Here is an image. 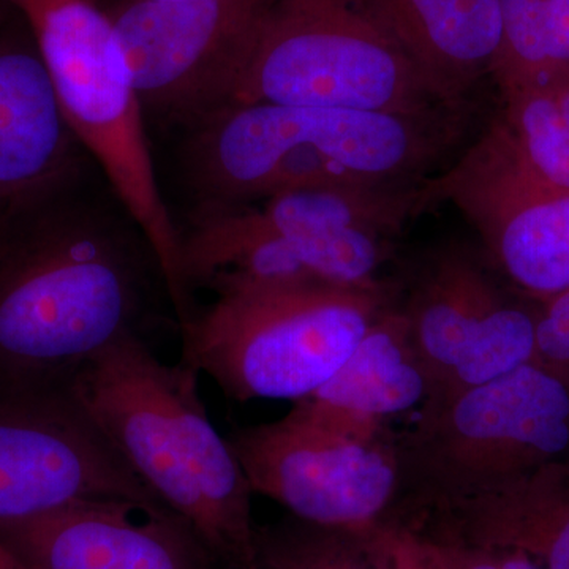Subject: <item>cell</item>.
Here are the masks:
<instances>
[{"instance_id": "obj_3", "label": "cell", "mask_w": 569, "mask_h": 569, "mask_svg": "<svg viewBox=\"0 0 569 569\" xmlns=\"http://www.w3.org/2000/svg\"><path fill=\"white\" fill-rule=\"evenodd\" d=\"M193 211L317 186H402L436 153L425 116L230 103L183 130Z\"/></svg>"}, {"instance_id": "obj_24", "label": "cell", "mask_w": 569, "mask_h": 569, "mask_svg": "<svg viewBox=\"0 0 569 569\" xmlns=\"http://www.w3.org/2000/svg\"><path fill=\"white\" fill-rule=\"evenodd\" d=\"M545 302L537 317L533 361L569 385V288Z\"/></svg>"}, {"instance_id": "obj_15", "label": "cell", "mask_w": 569, "mask_h": 569, "mask_svg": "<svg viewBox=\"0 0 569 569\" xmlns=\"http://www.w3.org/2000/svg\"><path fill=\"white\" fill-rule=\"evenodd\" d=\"M28 21L0 24V211L88 170Z\"/></svg>"}, {"instance_id": "obj_1", "label": "cell", "mask_w": 569, "mask_h": 569, "mask_svg": "<svg viewBox=\"0 0 569 569\" xmlns=\"http://www.w3.org/2000/svg\"><path fill=\"white\" fill-rule=\"evenodd\" d=\"M88 176L0 211V383L69 381L171 302L141 228Z\"/></svg>"}, {"instance_id": "obj_6", "label": "cell", "mask_w": 569, "mask_h": 569, "mask_svg": "<svg viewBox=\"0 0 569 569\" xmlns=\"http://www.w3.org/2000/svg\"><path fill=\"white\" fill-rule=\"evenodd\" d=\"M436 100L367 0H269L233 103L425 116Z\"/></svg>"}, {"instance_id": "obj_29", "label": "cell", "mask_w": 569, "mask_h": 569, "mask_svg": "<svg viewBox=\"0 0 569 569\" xmlns=\"http://www.w3.org/2000/svg\"><path fill=\"white\" fill-rule=\"evenodd\" d=\"M14 11H17V7H14L13 0H0V24L9 20Z\"/></svg>"}, {"instance_id": "obj_28", "label": "cell", "mask_w": 569, "mask_h": 569, "mask_svg": "<svg viewBox=\"0 0 569 569\" xmlns=\"http://www.w3.org/2000/svg\"><path fill=\"white\" fill-rule=\"evenodd\" d=\"M0 569H28L2 541H0Z\"/></svg>"}, {"instance_id": "obj_9", "label": "cell", "mask_w": 569, "mask_h": 569, "mask_svg": "<svg viewBox=\"0 0 569 569\" xmlns=\"http://www.w3.org/2000/svg\"><path fill=\"white\" fill-rule=\"evenodd\" d=\"M269 0H148L103 7L146 122L187 130L233 103Z\"/></svg>"}, {"instance_id": "obj_27", "label": "cell", "mask_w": 569, "mask_h": 569, "mask_svg": "<svg viewBox=\"0 0 569 569\" xmlns=\"http://www.w3.org/2000/svg\"><path fill=\"white\" fill-rule=\"evenodd\" d=\"M553 97H556L557 107H559L561 121L569 130V80L557 82L552 88Z\"/></svg>"}, {"instance_id": "obj_17", "label": "cell", "mask_w": 569, "mask_h": 569, "mask_svg": "<svg viewBox=\"0 0 569 569\" xmlns=\"http://www.w3.org/2000/svg\"><path fill=\"white\" fill-rule=\"evenodd\" d=\"M422 515L463 537L518 549L542 569H569V459Z\"/></svg>"}, {"instance_id": "obj_12", "label": "cell", "mask_w": 569, "mask_h": 569, "mask_svg": "<svg viewBox=\"0 0 569 569\" xmlns=\"http://www.w3.org/2000/svg\"><path fill=\"white\" fill-rule=\"evenodd\" d=\"M516 287L548 301L569 288V192L537 178L505 130L490 134L443 183Z\"/></svg>"}, {"instance_id": "obj_5", "label": "cell", "mask_w": 569, "mask_h": 569, "mask_svg": "<svg viewBox=\"0 0 569 569\" xmlns=\"http://www.w3.org/2000/svg\"><path fill=\"white\" fill-rule=\"evenodd\" d=\"M36 37L59 102L159 258L178 326L197 307L181 269V236L164 204L146 118L114 26L99 0H13Z\"/></svg>"}, {"instance_id": "obj_22", "label": "cell", "mask_w": 569, "mask_h": 569, "mask_svg": "<svg viewBox=\"0 0 569 569\" xmlns=\"http://www.w3.org/2000/svg\"><path fill=\"white\" fill-rule=\"evenodd\" d=\"M402 523L436 569H542L518 549L463 537L440 520L421 515Z\"/></svg>"}, {"instance_id": "obj_7", "label": "cell", "mask_w": 569, "mask_h": 569, "mask_svg": "<svg viewBox=\"0 0 569 569\" xmlns=\"http://www.w3.org/2000/svg\"><path fill=\"white\" fill-rule=\"evenodd\" d=\"M399 449L403 486L415 489L421 509L478 496L569 459V385L531 361L427 400Z\"/></svg>"}, {"instance_id": "obj_14", "label": "cell", "mask_w": 569, "mask_h": 569, "mask_svg": "<svg viewBox=\"0 0 569 569\" xmlns=\"http://www.w3.org/2000/svg\"><path fill=\"white\" fill-rule=\"evenodd\" d=\"M400 186H317L287 190L254 203L193 211L181 236V269L193 295L216 269L258 242L331 233L343 228L396 230L421 193Z\"/></svg>"}, {"instance_id": "obj_19", "label": "cell", "mask_w": 569, "mask_h": 569, "mask_svg": "<svg viewBox=\"0 0 569 569\" xmlns=\"http://www.w3.org/2000/svg\"><path fill=\"white\" fill-rule=\"evenodd\" d=\"M383 234L369 228H343L331 233L269 239L236 253L201 287L217 279L343 287L380 283L376 274L387 254Z\"/></svg>"}, {"instance_id": "obj_13", "label": "cell", "mask_w": 569, "mask_h": 569, "mask_svg": "<svg viewBox=\"0 0 569 569\" xmlns=\"http://www.w3.org/2000/svg\"><path fill=\"white\" fill-rule=\"evenodd\" d=\"M0 541L28 569L220 568L186 519L140 501L81 500L2 520Z\"/></svg>"}, {"instance_id": "obj_10", "label": "cell", "mask_w": 569, "mask_h": 569, "mask_svg": "<svg viewBox=\"0 0 569 569\" xmlns=\"http://www.w3.org/2000/svg\"><path fill=\"white\" fill-rule=\"evenodd\" d=\"M71 380L0 383V522L81 500L164 507L97 425Z\"/></svg>"}, {"instance_id": "obj_25", "label": "cell", "mask_w": 569, "mask_h": 569, "mask_svg": "<svg viewBox=\"0 0 569 569\" xmlns=\"http://www.w3.org/2000/svg\"><path fill=\"white\" fill-rule=\"evenodd\" d=\"M545 26L549 66L559 78L569 73V0H545Z\"/></svg>"}, {"instance_id": "obj_26", "label": "cell", "mask_w": 569, "mask_h": 569, "mask_svg": "<svg viewBox=\"0 0 569 569\" xmlns=\"http://www.w3.org/2000/svg\"><path fill=\"white\" fill-rule=\"evenodd\" d=\"M395 569H436L419 548L417 539L399 522L389 523Z\"/></svg>"}, {"instance_id": "obj_8", "label": "cell", "mask_w": 569, "mask_h": 569, "mask_svg": "<svg viewBox=\"0 0 569 569\" xmlns=\"http://www.w3.org/2000/svg\"><path fill=\"white\" fill-rule=\"evenodd\" d=\"M228 443L253 492L295 518L337 529L392 522L403 475L388 422L305 397L277 421L233 430Z\"/></svg>"}, {"instance_id": "obj_21", "label": "cell", "mask_w": 569, "mask_h": 569, "mask_svg": "<svg viewBox=\"0 0 569 569\" xmlns=\"http://www.w3.org/2000/svg\"><path fill=\"white\" fill-rule=\"evenodd\" d=\"M503 130L531 173L553 189L569 192V130L552 89L520 92Z\"/></svg>"}, {"instance_id": "obj_2", "label": "cell", "mask_w": 569, "mask_h": 569, "mask_svg": "<svg viewBox=\"0 0 569 569\" xmlns=\"http://www.w3.org/2000/svg\"><path fill=\"white\" fill-rule=\"evenodd\" d=\"M198 377L181 361L164 365L142 337L126 336L71 383L133 473L193 527L220 568L250 569L254 492L208 417Z\"/></svg>"}, {"instance_id": "obj_16", "label": "cell", "mask_w": 569, "mask_h": 569, "mask_svg": "<svg viewBox=\"0 0 569 569\" xmlns=\"http://www.w3.org/2000/svg\"><path fill=\"white\" fill-rule=\"evenodd\" d=\"M411 62L445 100L455 102L482 71L500 62V0H367Z\"/></svg>"}, {"instance_id": "obj_23", "label": "cell", "mask_w": 569, "mask_h": 569, "mask_svg": "<svg viewBox=\"0 0 569 569\" xmlns=\"http://www.w3.org/2000/svg\"><path fill=\"white\" fill-rule=\"evenodd\" d=\"M503 20V50L500 61L511 63L516 73L549 89L557 74L549 66L546 47L545 0H500Z\"/></svg>"}, {"instance_id": "obj_30", "label": "cell", "mask_w": 569, "mask_h": 569, "mask_svg": "<svg viewBox=\"0 0 569 569\" xmlns=\"http://www.w3.org/2000/svg\"><path fill=\"white\" fill-rule=\"evenodd\" d=\"M148 2V0H99L102 7L121 6V3Z\"/></svg>"}, {"instance_id": "obj_11", "label": "cell", "mask_w": 569, "mask_h": 569, "mask_svg": "<svg viewBox=\"0 0 569 569\" xmlns=\"http://www.w3.org/2000/svg\"><path fill=\"white\" fill-rule=\"evenodd\" d=\"M403 313L432 378L429 400L488 383L535 359L538 316L507 301L468 253L433 260Z\"/></svg>"}, {"instance_id": "obj_20", "label": "cell", "mask_w": 569, "mask_h": 569, "mask_svg": "<svg viewBox=\"0 0 569 569\" xmlns=\"http://www.w3.org/2000/svg\"><path fill=\"white\" fill-rule=\"evenodd\" d=\"M250 569H395L389 523L337 529L290 516L257 526Z\"/></svg>"}, {"instance_id": "obj_18", "label": "cell", "mask_w": 569, "mask_h": 569, "mask_svg": "<svg viewBox=\"0 0 569 569\" xmlns=\"http://www.w3.org/2000/svg\"><path fill=\"white\" fill-rule=\"evenodd\" d=\"M432 392L406 313L387 307L335 376L307 397L388 422L425 406Z\"/></svg>"}, {"instance_id": "obj_4", "label": "cell", "mask_w": 569, "mask_h": 569, "mask_svg": "<svg viewBox=\"0 0 569 569\" xmlns=\"http://www.w3.org/2000/svg\"><path fill=\"white\" fill-rule=\"evenodd\" d=\"M181 329L183 365L238 402L301 400L323 387L388 307L383 284L217 279Z\"/></svg>"}]
</instances>
